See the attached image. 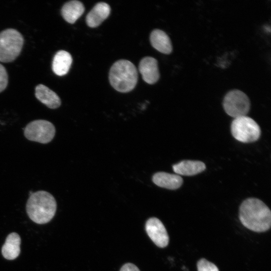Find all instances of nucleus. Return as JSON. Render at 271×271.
Returning a JSON list of instances; mask_svg holds the SVG:
<instances>
[{"instance_id": "6ab92c4d", "label": "nucleus", "mask_w": 271, "mask_h": 271, "mask_svg": "<svg viewBox=\"0 0 271 271\" xmlns=\"http://www.w3.org/2000/svg\"><path fill=\"white\" fill-rule=\"evenodd\" d=\"M8 84V75L5 67L0 64V92L3 91Z\"/></svg>"}, {"instance_id": "f8f14e48", "label": "nucleus", "mask_w": 271, "mask_h": 271, "mask_svg": "<svg viewBox=\"0 0 271 271\" xmlns=\"http://www.w3.org/2000/svg\"><path fill=\"white\" fill-rule=\"evenodd\" d=\"M152 180L156 185L170 190L179 188L183 183V180L180 175L163 172L155 174Z\"/></svg>"}, {"instance_id": "f3484780", "label": "nucleus", "mask_w": 271, "mask_h": 271, "mask_svg": "<svg viewBox=\"0 0 271 271\" xmlns=\"http://www.w3.org/2000/svg\"><path fill=\"white\" fill-rule=\"evenodd\" d=\"M21 242V237L18 233L12 232L9 234L2 248L3 256L9 260L16 258L20 253Z\"/></svg>"}, {"instance_id": "4468645a", "label": "nucleus", "mask_w": 271, "mask_h": 271, "mask_svg": "<svg viewBox=\"0 0 271 271\" xmlns=\"http://www.w3.org/2000/svg\"><path fill=\"white\" fill-rule=\"evenodd\" d=\"M150 42L157 50L165 54L171 53L173 47L168 35L164 31L155 29L150 35Z\"/></svg>"}, {"instance_id": "7ed1b4c3", "label": "nucleus", "mask_w": 271, "mask_h": 271, "mask_svg": "<svg viewBox=\"0 0 271 271\" xmlns=\"http://www.w3.org/2000/svg\"><path fill=\"white\" fill-rule=\"evenodd\" d=\"M138 79L137 69L128 60H118L110 68L109 82L117 91L125 93L131 91L136 86Z\"/></svg>"}, {"instance_id": "2eb2a0df", "label": "nucleus", "mask_w": 271, "mask_h": 271, "mask_svg": "<svg viewBox=\"0 0 271 271\" xmlns=\"http://www.w3.org/2000/svg\"><path fill=\"white\" fill-rule=\"evenodd\" d=\"M72 62V58L69 52L64 50L58 51L53 57L52 70L58 76L65 75L68 72Z\"/></svg>"}, {"instance_id": "0eeeda50", "label": "nucleus", "mask_w": 271, "mask_h": 271, "mask_svg": "<svg viewBox=\"0 0 271 271\" xmlns=\"http://www.w3.org/2000/svg\"><path fill=\"white\" fill-rule=\"evenodd\" d=\"M55 134L54 125L46 120L32 121L29 123L24 129V135L28 140L42 144L50 142Z\"/></svg>"}, {"instance_id": "39448f33", "label": "nucleus", "mask_w": 271, "mask_h": 271, "mask_svg": "<svg viewBox=\"0 0 271 271\" xmlns=\"http://www.w3.org/2000/svg\"><path fill=\"white\" fill-rule=\"evenodd\" d=\"M231 132L236 140L244 143L256 141L261 134L258 124L247 116L234 118L231 122Z\"/></svg>"}, {"instance_id": "423d86ee", "label": "nucleus", "mask_w": 271, "mask_h": 271, "mask_svg": "<svg viewBox=\"0 0 271 271\" xmlns=\"http://www.w3.org/2000/svg\"><path fill=\"white\" fill-rule=\"evenodd\" d=\"M223 106L225 112L235 118L246 116L250 108V100L243 92L234 89L225 95Z\"/></svg>"}, {"instance_id": "aec40b11", "label": "nucleus", "mask_w": 271, "mask_h": 271, "mask_svg": "<svg viewBox=\"0 0 271 271\" xmlns=\"http://www.w3.org/2000/svg\"><path fill=\"white\" fill-rule=\"evenodd\" d=\"M119 271H140V270L134 264L126 263L121 266Z\"/></svg>"}, {"instance_id": "9b49d317", "label": "nucleus", "mask_w": 271, "mask_h": 271, "mask_svg": "<svg viewBox=\"0 0 271 271\" xmlns=\"http://www.w3.org/2000/svg\"><path fill=\"white\" fill-rule=\"evenodd\" d=\"M35 96L38 100L51 109L57 108L61 104L59 96L49 87L42 84L36 86Z\"/></svg>"}, {"instance_id": "a211bd4d", "label": "nucleus", "mask_w": 271, "mask_h": 271, "mask_svg": "<svg viewBox=\"0 0 271 271\" xmlns=\"http://www.w3.org/2000/svg\"><path fill=\"white\" fill-rule=\"evenodd\" d=\"M197 266L198 271H219L215 264L205 258H201L198 260Z\"/></svg>"}, {"instance_id": "ddd939ff", "label": "nucleus", "mask_w": 271, "mask_h": 271, "mask_svg": "<svg viewBox=\"0 0 271 271\" xmlns=\"http://www.w3.org/2000/svg\"><path fill=\"white\" fill-rule=\"evenodd\" d=\"M206 169L205 164L199 161L184 160L173 166V170L177 175L193 176Z\"/></svg>"}, {"instance_id": "1a4fd4ad", "label": "nucleus", "mask_w": 271, "mask_h": 271, "mask_svg": "<svg viewBox=\"0 0 271 271\" xmlns=\"http://www.w3.org/2000/svg\"><path fill=\"white\" fill-rule=\"evenodd\" d=\"M139 69L143 80L148 84L156 83L160 78L158 61L153 57L143 58L140 62Z\"/></svg>"}, {"instance_id": "dca6fc26", "label": "nucleus", "mask_w": 271, "mask_h": 271, "mask_svg": "<svg viewBox=\"0 0 271 271\" xmlns=\"http://www.w3.org/2000/svg\"><path fill=\"white\" fill-rule=\"evenodd\" d=\"M83 4L78 1L73 0L67 2L61 9V15L68 23L74 24L84 13Z\"/></svg>"}, {"instance_id": "f257e3e1", "label": "nucleus", "mask_w": 271, "mask_h": 271, "mask_svg": "<svg viewBox=\"0 0 271 271\" xmlns=\"http://www.w3.org/2000/svg\"><path fill=\"white\" fill-rule=\"evenodd\" d=\"M241 223L246 228L256 232H265L271 226V212L261 200L249 198L241 204L239 210Z\"/></svg>"}, {"instance_id": "f03ea898", "label": "nucleus", "mask_w": 271, "mask_h": 271, "mask_svg": "<svg viewBox=\"0 0 271 271\" xmlns=\"http://www.w3.org/2000/svg\"><path fill=\"white\" fill-rule=\"evenodd\" d=\"M56 209L54 197L45 191L32 193L26 204V210L30 218L40 224L49 222L54 216Z\"/></svg>"}, {"instance_id": "6e6552de", "label": "nucleus", "mask_w": 271, "mask_h": 271, "mask_svg": "<svg viewBox=\"0 0 271 271\" xmlns=\"http://www.w3.org/2000/svg\"><path fill=\"white\" fill-rule=\"evenodd\" d=\"M145 228L148 236L157 246L164 248L168 245L169 237L167 231L158 218H149L146 222Z\"/></svg>"}, {"instance_id": "20e7f679", "label": "nucleus", "mask_w": 271, "mask_h": 271, "mask_svg": "<svg viewBox=\"0 0 271 271\" xmlns=\"http://www.w3.org/2000/svg\"><path fill=\"white\" fill-rule=\"evenodd\" d=\"M24 42L22 35L14 29H7L0 32V61L9 63L20 54Z\"/></svg>"}, {"instance_id": "9d476101", "label": "nucleus", "mask_w": 271, "mask_h": 271, "mask_svg": "<svg viewBox=\"0 0 271 271\" xmlns=\"http://www.w3.org/2000/svg\"><path fill=\"white\" fill-rule=\"evenodd\" d=\"M110 13V8L107 4L98 3L87 15L86 23L89 27H97L107 18Z\"/></svg>"}]
</instances>
